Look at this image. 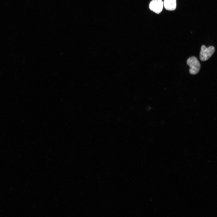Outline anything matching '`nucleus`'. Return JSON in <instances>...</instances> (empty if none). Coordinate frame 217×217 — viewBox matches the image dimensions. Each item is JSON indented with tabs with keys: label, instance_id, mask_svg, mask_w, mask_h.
I'll list each match as a JSON object with an SVG mask.
<instances>
[{
	"label": "nucleus",
	"instance_id": "4",
	"mask_svg": "<svg viewBox=\"0 0 217 217\" xmlns=\"http://www.w3.org/2000/svg\"><path fill=\"white\" fill-rule=\"evenodd\" d=\"M163 3V6L167 10L173 11L176 8V0H164Z\"/></svg>",
	"mask_w": 217,
	"mask_h": 217
},
{
	"label": "nucleus",
	"instance_id": "2",
	"mask_svg": "<svg viewBox=\"0 0 217 217\" xmlns=\"http://www.w3.org/2000/svg\"><path fill=\"white\" fill-rule=\"evenodd\" d=\"M214 47L212 46L206 47L203 45L201 47L200 58L203 61H206L215 52Z\"/></svg>",
	"mask_w": 217,
	"mask_h": 217
},
{
	"label": "nucleus",
	"instance_id": "3",
	"mask_svg": "<svg viewBox=\"0 0 217 217\" xmlns=\"http://www.w3.org/2000/svg\"><path fill=\"white\" fill-rule=\"evenodd\" d=\"M163 3L162 0H153L150 3L149 8L154 12L159 14L162 11Z\"/></svg>",
	"mask_w": 217,
	"mask_h": 217
},
{
	"label": "nucleus",
	"instance_id": "1",
	"mask_svg": "<svg viewBox=\"0 0 217 217\" xmlns=\"http://www.w3.org/2000/svg\"><path fill=\"white\" fill-rule=\"evenodd\" d=\"M187 63L189 66V71L191 74L195 75L198 73L200 68V64L196 57L191 56L187 60Z\"/></svg>",
	"mask_w": 217,
	"mask_h": 217
}]
</instances>
